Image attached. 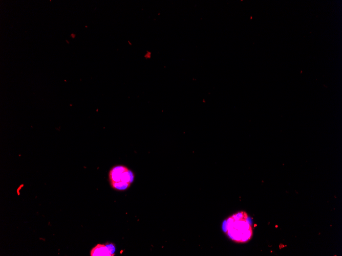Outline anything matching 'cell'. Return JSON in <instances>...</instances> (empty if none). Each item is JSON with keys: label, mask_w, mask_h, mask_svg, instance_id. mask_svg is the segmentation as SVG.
<instances>
[{"label": "cell", "mask_w": 342, "mask_h": 256, "mask_svg": "<svg viewBox=\"0 0 342 256\" xmlns=\"http://www.w3.org/2000/svg\"><path fill=\"white\" fill-rule=\"evenodd\" d=\"M105 245L108 247L111 254L112 256L115 255L114 252L115 251V247L112 243H106Z\"/></svg>", "instance_id": "cell-4"}, {"label": "cell", "mask_w": 342, "mask_h": 256, "mask_svg": "<svg viewBox=\"0 0 342 256\" xmlns=\"http://www.w3.org/2000/svg\"><path fill=\"white\" fill-rule=\"evenodd\" d=\"M91 256H112L108 247L103 244H97L92 249Z\"/></svg>", "instance_id": "cell-3"}, {"label": "cell", "mask_w": 342, "mask_h": 256, "mask_svg": "<svg viewBox=\"0 0 342 256\" xmlns=\"http://www.w3.org/2000/svg\"><path fill=\"white\" fill-rule=\"evenodd\" d=\"M222 227L229 238L237 243L247 242L252 237V227L245 211L238 212L228 217L224 221Z\"/></svg>", "instance_id": "cell-1"}, {"label": "cell", "mask_w": 342, "mask_h": 256, "mask_svg": "<svg viewBox=\"0 0 342 256\" xmlns=\"http://www.w3.org/2000/svg\"><path fill=\"white\" fill-rule=\"evenodd\" d=\"M109 176L111 186L117 190L128 189L134 179L133 172L123 165L113 167L110 171Z\"/></svg>", "instance_id": "cell-2"}]
</instances>
